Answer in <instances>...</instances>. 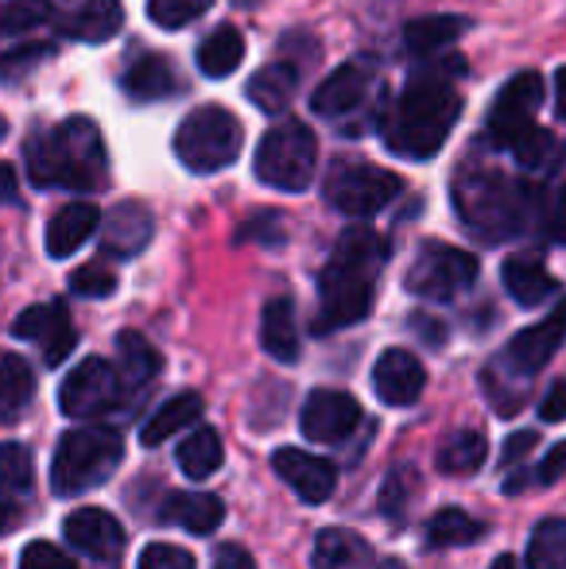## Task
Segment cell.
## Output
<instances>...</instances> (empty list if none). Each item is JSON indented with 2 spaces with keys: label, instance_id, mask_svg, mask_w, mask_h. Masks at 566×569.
I'll return each mask as SVG.
<instances>
[{
  "label": "cell",
  "instance_id": "obj_30",
  "mask_svg": "<svg viewBox=\"0 0 566 569\" xmlns=\"http://www.w3.org/2000/svg\"><path fill=\"white\" fill-rule=\"evenodd\" d=\"M195 59L206 78H229L245 59V36L234 23H221V28H214L210 36L198 43Z\"/></svg>",
  "mask_w": 566,
  "mask_h": 569
},
{
  "label": "cell",
  "instance_id": "obj_51",
  "mask_svg": "<svg viewBox=\"0 0 566 569\" xmlns=\"http://www.w3.org/2000/svg\"><path fill=\"white\" fill-rule=\"evenodd\" d=\"M0 202L20 206V182H16V171L8 163H0Z\"/></svg>",
  "mask_w": 566,
  "mask_h": 569
},
{
  "label": "cell",
  "instance_id": "obj_24",
  "mask_svg": "<svg viewBox=\"0 0 566 569\" xmlns=\"http://www.w3.org/2000/svg\"><path fill=\"white\" fill-rule=\"evenodd\" d=\"M500 283H505L508 299H516L520 307H539L559 291V283L539 256H508L505 268H500Z\"/></svg>",
  "mask_w": 566,
  "mask_h": 569
},
{
  "label": "cell",
  "instance_id": "obj_20",
  "mask_svg": "<svg viewBox=\"0 0 566 569\" xmlns=\"http://www.w3.org/2000/svg\"><path fill=\"white\" fill-rule=\"evenodd\" d=\"M54 23L75 43L101 47L125 28V4L121 0H75V4L54 16Z\"/></svg>",
  "mask_w": 566,
  "mask_h": 569
},
{
  "label": "cell",
  "instance_id": "obj_48",
  "mask_svg": "<svg viewBox=\"0 0 566 569\" xmlns=\"http://www.w3.org/2000/svg\"><path fill=\"white\" fill-rule=\"evenodd\" d=\"M539 419L544 422H563L566 419V380H555L547 388L544 403H539Z\"/></svg>",
  "mask_w": 566,
  "mask_h": 569
},
{
  "label": "cell",
  "instance_id": "obj_40",
  "mask_svg": "<svg viewBox=\"0 0 566 569\" xmlns=\"http://www.w3.org/2000/svg\"><path fill=\"white\" fill-rule=\"evenodd\" d=\"M210 4L214 0H148V20L163 31H179L202 20L210 12Z\"/></svg>",
  "mask_w": 566,
  "mask_h": 569
},
{
  "label": "cell",
  "instance_id": "obj_8",
  "mask_svg": "<svg viewBox=\"0 0 566 569\" xmlns=\"http://www.w3.org/2000/svg\"><path fill=\"white\" fill-rule=\"evenodd\" d=\"M318 167V136L302 120H280L257 143L252 174L284 194H302Z\"/></svg>",
  "mask_w": 566,
  "mask_h": 569
},
{
  "label": "cell",
  "instance_id": "obj_25",
  "mask_svg": "<svg viewBox=\"0 0 566 569\" xmlns=\"http://www.w3.org/2000/svg\"><path fill=\"white\" fill-rule=\"evenodd\" d=\"M260 345L272 360L280 365H295L302 352V333H299V318H295V302L291 299H272L260 315Z\"/></svg>",
  "mask_w": 566,
  "mask_h": 569
},
{
  "label": "cell",
  "instance_id": "obj_6",
  "mask_svg": "<svg viewBox=\"0 0 566 569\" xmlns=\"http://www.w3.org/2000/svg\"><path fill=\"white\" fill-rule=\"evenodd\" d=\"M125 457V438L113 427H70L54 446L51 488L54 496H82L101 488Z\"/></svg>",
  "mask_w": 566,
  "mask_h": 569
},
{
  "label": "cell",
  "instance_id": "obj_18",
  "mask_svg": "<svg viewBox=\"0 0 566 569\" xmlns=\"http://www.w3.org/2000/svg\"><path fill=\"white\" fill-rule=\"evenodd\" d=\"M373 388H377L380 403L388 407H411L419 403L427 388V368L416 352L408 349H385L373 365Z\"/></svg>",
  "mask_w": 566,
  "mask_h": 569
},
{
  "label": "cell",
  "instance_id": "obj_29",
  "mask_svg": "<svg viewBox=\"0 0 566 569\" xmlns=\"http://www.w3.org/2000/svg\"><path fill=\"white\" fill-rule=\"evenodd\" d=\"M202 407L206 403H202V396H198V391H182V396H171L140 427V442L148 446V450H151V446H163L171 435H179V430L195 427V422L202 419Z\"/></svg>",
  "mask_w": 566,
  "mask_h": 569
},
{
  "label": "cell",
  "instance_id": "obj_53",
  "mask_svg": "<svg viewBox=\"0 0 566 569\" xmlns=\"http://www.w3.org/2000/svg\"><path fill=\"white\" fill-rule=\"evenodd\" d=\"M12 519H16V503H8L4 496H0V535L12 527Z\"/></svg>",
  "mask_w": 566,
  "mask_h": 569
},
{
  "label": "cell",
  "instance_id": "obj_11",
  "mask_svg": "<svg viewBox=\"0 0 566 569\" xmlns=\"http://www.w3.org/2000/svg\"><path fill=\"white\" fill-rule=\"evenodd\" d=\"M539 101H544V78L536 70H520L497 90L485 117V140L497 151H508L532 124H536Z\"/></svg>",
  "mask_w": 566,
  "mask_h": 569
},
{
  "label": "cell",
  "instance_id": "obj_47",
  "mask_svg": "<svg viewBox=\"0 0 566 569\" xmlns=\"http://www.w3.org/2000/svg\"><path fill=\"white\" fill-rule=\"evenodd\" d=\"M137 569H195V555L171 547V542H151V547H143Z\"/></svg>",
  "mask_w": 566,
  "mask_h": 569
},
{
  "label": "cell",
  "instance_id": "obj_22",
  "mask_svg": "<svg viewBox=\"0 0 566 569\" xmlns=\"http://www.w3.org/2000/svg\"><path fill=\"white\" fill-rule=\"evenodd\" d=\"M159 519L182 527L190 535H214L221 527V519H226V503L214 492H175L163 500Z\"/></svg>",
  "mask_w": 566,
  "mask_h": 569
},
{
  "label": "cell",
  "instance_id": "obj_37",
  "mask_svg": "<svg viewBox=\"0 0 566 569\" xmlns=\"http://www.w3.org/2000/svg\"><path fill=\"white\" fill-rule=\"evenodd\" d=\"M528 569H566V519L552 516L532 531Z\"/></svg>",
  "mask_w": 566,
  "mask_h": 569
},
{
  "label": "cell",
  "instance_id": "obj_54",
  "mask_svg": "<svg viewBox=\"0 0 566 569\" xmlns=\"http://www.w3.org/2000/svg\"><path fill=\"white\" fill-rule=\"evenodd\" d=\"M489 569H520V566H516V558H513V555H500Z\"/></svg>",
  "mask_w": 566,
  "mask_h": 569
},
{
  "label": "cell",
  "instance_id": "obj_28",
  "mask_svg": "<svg viewBox=\"0 0 566 569\" xmlns=\"http://www.w3.org/2000/svg\"><path fill=\"white\" fill-rule=\"evenodd\" d=\"M469 28L466 16H450V12H435V16H419L404 28V47L419 59H430V54L446 51L450 43H458L461 31Z\"/></svg>",
  "mask_w": 566,
  "mask_h": 569
},
{
  "label": "cell",
  "instance_id": "obj_13",
  "mask_svg": "<svg viewBox=\"0 0 566 569\" xmlns=\"http://www.w3.org/2000/svg\"><path fill=\"white\" fill-rule=\"evenodd\" d=\"M365 422V411L349 391H334V388H315L307 396L299 411V430L307 442L318 446H338L349 435H357Z\"/></svg>",
  "mask_w": 566,
  "mask_h": 569
},
{
  "label": "cell",
  "instance_id": "obj_14",
  "mask_svg": "<svg viewBox=\"0 0 566 569\" xmlns=\"http://www.w3.org/2000/svg\"><path fill=\"white\" fill-rule=\"evenodd\" d=\"M373 86H377V74H373L369 62H346L330 78H322L318 90L310 93V113L322 120H349L369 106Z\"/></svg>",
  "mask_w": 566,
  "mask_h": 569
},
{
  "label": "cell",
  "instance_id": "obj_4",
  "mask_svg": "<svg viewBox=\"0 0 566 569\" xmlns=\"http://www.w3.org/2000/svg\"><path fill=\"white\" fill-rule=\"evenodd\" d=\"M28 179L39 190H101L109 182V151L98 120L67 117L23 143Z\"/></svg>",
  "mask_w": 566,
  "mask_h": 569
},
{
  "label": "cell",
  "instance_id": "obj_56",
  "mask_svg": "<svg viewBox=\"0 0 566 569\" xmlns=\"http://www.w3.org/2000/svg\"><path fill=\"white\" fill-rule=\"evenodd\" d=\"M4 136H8V120L0 117V140H4Z\"/></svg>",
  "mask_w": 566,
  "mask_h": 569
},
{
  "label": "cell",
  "instance_id": "obj_42",
  "mask_svg": "<svg viewBox=\"0 0 566 569\" xmlns=\"http://www.w3.org/2000/svg\"><path fill=\"white\" fill-rule=\"evenodd\" d=\"M416 485H419V477L411 469H393V472H388L385 488H380V511H385L393 523L408 516V503H411V496H416Z\"/></svg>",
  "mask_w": 566,
  "mask_h": 569
},
{
  "label": "cell",
  "instance_id": "obj_34",
  "mask_svg": "<svg viewBox=\"0 0 566 569\" xmlns=\"http://www.w3.org/2000/svg\"><path fill=\"white\" fill-rule=\"evenodd\" d=\"M485 457H489V442H485L481 430H458L438 446V469L446 477H469V472L481 469Z\"/></svg>",
  "mask_w": 566,
  "mask_h": 569
},
{
  "label": "cell",
  "instance_id": "obj_9",
  "mask_svg": "<svg viewBox=\"0 0 566 569\" xmlns=\"http://www.w3.org/2000/svg\"><path fill=\"white\" fill-rule=\"evenodd\" d=\"M404 194V179L388 167L361 163V159H338L326 171L322 198L341 218L369 221Z\"/></svg>",
  "mask_w": 566,
  "mask_h": 569
},
{
  "label": "cell",
  "instance_id": "obj_35",
  "mask_svg": "<svg viewBox=\"0 0 566 569\" xmlns=\"http://www.w3.org/2000/svg\"><path fill=\"white\" fill-rule=\"evenodd\" d=\"M559 140H555L552 132H547V128H539V124H532L528 132L520 136V140L513 143V148H508V156L516 159V163H520V171H528V174H539V179H544V174H552L555 167H559Z\"/></svg>",
  "mask_w": 566,
  "mask_h": 569
},
{
  "label": "cell",
  "instance_id": "obj_12",
  "mask_svg": "<svg viewBox=\"0 0 566 569\" xmlns=\"http://www.w3.org/2000/svg\"><path fill=\"white\" fill-rule=\"evenodd\" d=\"M121 372L109 360L90 357L62 380L59 388V411L67 419H101L121 403Z\"/></svg>",
  "mask_w": 566,
  "mask_h": 569
},
{
  "label": "cell",
  "instance_id": "obj_33",
  "mask_svg": "<svg viewBox=\"0 0 566 569\" xmlns=\"http://www.w3.org/2000/svg\"><path fill=\"white\" fill-rule=\"evenodd\" d=\"M485 531H489V527H485L481 519L469 516V511L443 508V511H435V516H430V523H427V547H435V550L469 547V542L485 539Z\"/></svg>",
  "mask_w": 566,
  "mask_h": 569
},
{
  "label": "cell",
  "instance_id": "obj_49",
  "mask_svg": "<svg viewBox=\"0 0 566 569\" xmlns=\"http://www.w3.org/2000/svg\"><path fill=\"white\" fill-rule=\"evenodd\" d=\"M214 569H257V558H252L245 547H237V542H226V547H218Z\"/></svg>",
  "mask_w": 566,
  "mask_h": 569
},
{
  "label": "cell",
  "instance_id": "obj_3",
  "mask_svg": "<svg viewBox=\"0 0 566 569\" xmlns=\"http://www.w3.org/2000/svg\"><path fill=\"white\" fill-rule=\"evenodd\" d=\"M450 202L458 221L485 244H505L520 237L539 213V198L524 182L508 179L500 167L485 159H466L454 174Z\"/></svg>",
  "mask_w": 566,
  "mask_h": 569
},
{
  "label": "cell",
  "instance_id": "obj_19",
  "mask_svg": "<svg viewBox=\"0 0 566 569\" xmlns=\"http://www.w3.org/2000/svg\"><path fill=\"white\" fill-rule=\"evenodd\" d=\"M62 535H67L70 547L98 558V562H113V558H121V550H125V527L117 523L106 508L70 511L67 523H62Z\"/></svg>",
  "mask_w": 566,
  "mask_h": 569
},
{
  "label": "cell",
  "instance_id": "obj_39",
  "mask_svg": "<svg viewBox=\"0 0 566 569\" xmlns=\"http://www.w3.org/2000/svg\"><path fill=\"white\" fill-rule=\"evenodd\" d=\"M31 480H36V465H31L28 446H20V442L0 446V496H4V500L28 496Z\"/></svg>",
  "mask_w": 566,
  "mask_h": 569
},
{
  "label": "cell",
  "instance_id": "obj_32",
  "mask_svg": "<svg viewBox=\"0 0 566 569\" xmlns=\"http://www.w3.org/2000/svg\"><path fill=\"white\" fill-rule=\"evenodd\" d=\"M175 461H179L182 477H190V480L214 477V472L221 469V461H226V446H221V435L214 427H198L195 435H190L187 442L179 446Z\"/></svg>",
  "mask_w": 566,
  "mask_h": 569
},
{
  "label": "cell",
  "instance_id": "obj_52",
  "mask_svg": "<svg viewBox=\"0 0 566 569\" xmlns=\"http://www.w3.org/2000/svg\"><path fill=\"white\" fill-rule=\"evenodd\" d=\"M555 113L566 120V67L555 70Z\"/></svg>",
  "mask_w": 566,
  "mask_h": 569
},
{
  "label": "cell",
  "instance_id": "obj_36",
  "mask_svg": "<svg viewBox=\"0 0 566 569\" xmlns=\"http://www.w3.org/2000/svg\"><path fill=\"white\" fill-rule=\"evenodd\" d=\"M117 357H121V380L129 388H140L151 376L159 372V352L143 333L137 330H121L117 333Z\"/></svg>",
  "mask_w": 566,
  "mask_h": 569
},
{
  "label": "cell",
  "instance_id": "obj_50",
  "mask_svg": "<svg viewBox=\"0 0 566 569\" xmlns=\"http://www.w3.org/2000/svg\"><path fill=\"white\" fill-rule=\"evenodd\" d=\"M539 442V435L536 430H520V435H513L505 442V465H516V461H524V457H528V450L532 446Z\"/></svg>",
  "mask_w": 566,
  "mask_h": 569
},
{
  "label": "cell",
  "instance_id": "obj_45",
  "mask_svg": "<svg viewBox=\"0 0 566 569\" xmlns=\"http://www.w3.org/2000/svg\"><path fill=\"white\" fill-rule=\"evenodd\" d=\"M536 221L544 226V232L555 240V244H566V182L563 187H555L547 198H539Z\"/></svg>",
  "mask_w": 566,
  "mask_h": 569
},
{
  "label": "cell",
  "instance_id": "obj_41",
  "mask_svg": "<svg viewBox=\"0 0 566 569\" xmlns=\"http://www.w3.org/2000/svg\"><path fill=\"white\" fill-rule=\"evenodd\" d=\"M51 54H54V43H47V39L20 43V47H12V51H0V82L4 86L20 82V78H28L31 70H36L43 59H51Z\"/></svg>",
  "mask_w": 566,
  "mask_h": 569
},
{
  "label": "cell",
  "instance_id": "obj_38",
  "mask_svg": "<svg viewBox=\"0 0 566 569\" xmlns=\"http://www.w3.org/2000/svg\"><path fill=\"white\" fill-rule=\"evenodd\" d=\"M51 20V0H0V39H20Z\"/></svg>",
  "mask_w": 566,
  "mask_h": 569
},
{
  "label": "cell",
  "instance_id": "obj_46",
  "mask_svg": "<svg viewBox=\"0 0 566 569\" xmlns=\"http://www.w3.org/2000/svg\"><path fill=\"white\" fill-rule=\"evenodd\" d=\"M20 569H78V566H75V558L54 547V542L36 539V542H28V550L20 555Z\"/></svg>",
  "mask_w": 566,
  "mask_h": 569
},
{
  "label": "cell",
  "instance_id": "obj_7",
  "mask_svg": "<svg viewBox=\"0 0 566 569\" xmlns=\"http://www.w3.org/2000/svg\"><path fill=\"white\" fill-rule=\"evenodd\" d=\"M245 128L226 106H198L175 128V159L190 174H218L241 159Z\"/></svg>",
  "mask_w": 566,
  "mask_h": 569
},
{
  "label": "cell",
  "instance_id": "obj_16",
  "mask_svg": "<svg viewBox=\"0 0 566 569\" xmlns=\"http://www.w3.org/2000/svg\"><path fill=\"white\" fill-rule=\"evenodd\" d=\"M272 469L302 503H326L338 488V465L295 446H280L272 453Z\"/></svg>",
  "mask_w": 566,
  "mask_h": 569
},
{
  "label": "cell",
  "instance_id": "obj_26",
  "mask_svg": "<svg viewBox=\"0 0 566 569\" xmlns=\"http://www.w3.org/2000/svg\"><path fill=\"white\" fill-rule=\"evenodd\" d=\"M245 93H249V101L260 113H268V117L284 113L295 101V93H299V67H291V62H284V59L268 62V67H260L257 74L249 78Z\"/></svg>",
  "mask_w": 566,
  "mask_h": 569
},
{
  "label": "cell",
  "instance_id": "obj_55",
  "mask_svg": "<svg viewBox=\"0 0 566 569\" xmlns=\"http://www.w3.org/2000/svg\"><path fill=\"white\" fill-rule=\"evenodd\" d=\"M377 569H408V566H404L400 558H385V562H380Z\"/></svg>",
  "mask_w": 566,
  "mask_h": 569
},
{
  "label": "cell",
  "instance_id": "obj_44",
  "mask_svg": "<svg viewBox=\"0 0 566 569\" xmlns=\"http://www.w3.org/2000/svg\"><path fill=\"white\" fill-rule=\"evenodd\" d=\"M70 291L82 295V299H109L117 291V276L101 263H90V268H78L70 276Z\"/></svg>",
  "mask_w": 566,
  "mask_h": 569
},
{
  "label": "cell",
  "instance_id": "obj_43",
  "mask_svg": "<svg viewBox=\"0 0 566 569\" xmlns=\"http://www.w3.org/2000/svg\"><path fill=\"white\" fill-rule=\"evenodd\" d=\"M566 472V442L559 446H552V453L544 457V461L536 465L532 472H516V477H508V485H505V492H520L528 480H536V485H555Z\"/></svg>",
  "mask_w": 566,
  "mask_h": 569
},
{
  "label": "cell",
  "instance_id": "obj_5",
  "mask_svg": "<svg viewBox=\"0 0 566 569\" xmlns=\"http://www.w3.org/2000/svg\"><path fill=\"white\" fill-rule=\"evenodd\" d=\"M566 341V299L552 310L547 318H539L536 326L520 330L513 341L505 345L497 360L485 368V388L500 415H516L528 399V380L547 368V360L563 349Z\"/></svg>",
  "mask_w": 566,
  "mask_h": 569
},
{
  "label": "cell",
  "instance_id": "obj_23",
  "mask_svg": "<svg viewBox=\"0 0 566 569\" xmlns=\"http://www.w3.org/2000/svg\"><path fill=\"white\" fill-rule=\"evenodd\" d=\"M310 569H377L373 566V547L349 527H326L318 531L315 550H310Z\"/></svg>",
  "mask_w": 566,
  "mask_h": 569
},
{
  "label": "cell",
  "instance_id": "obj_17",
  "mask_svg": "<svg viewBox=\"0 0 566 569\" xmlns=\"http://www.w3.org/2000/svg\"><path fill=\"white\" fill-rule=\"evenodd\" d=\"M156 237V218L137 198L117 202L113 210L101 218V252L109 260H137L143 248Z\"/></svg>",
  "mask_w": 566,
  "mask_h": 569
},
{
  "label": "cell",
  "instance_id": "obj_2",
  "mask_svg": "<svg viewBox=\"0 0 566 569\" xmlns=\"http://www.w3.org/2000/svg\"><path fill=\"white\" fill-rule=\"evenodd\" d=\"M388 260V240L373 226L357 221L338 237L334 256L318 271V318L315 333H334L369 318L377 299V276Z\"/></svg>",
  "mask_w": 566,
  "mask_h": 569
},
{
  "label": "cell",
  "instance_id": "obj_1",
  "mask_svg": "<svg viewBox=\"0 0 566 569\" xmlns=\"http://www.w3.org/2000/svg\"><path fill=\"white\" fill-rule=\"evenodd\" d=\"M461 70H466V62L450 59L446 67L419 70L404 86V93L385 117V148L393 156L427 163L443 151V143L450 140L454 124L461 117V93L454 86Z\"/></svg>",
  "mask_w": 566,
  "mask_h": 569
},
{
  "label": "cell",
  "instance_id": "obj_10",
  "mask_svg": "<svg viewBox=\"0 0 566 569\" xmlns=\"http://www.w3.org/2000/svg\"><path fill=\"white\" fill-rule=\"evenodd\" d=\"M481 276V263H477L474 252L466 248L443 244V240H427L424 248L411 260L408 276H404V287H408L416 299H430V302H450L458 295H466L469 287Z\"/></svg>",
  "mask_w": 566,
  "mask_h": 569
},
{
  "label": "cell",
  "instance_id": "obj_27",
  "mask_svg": "<svg viewBox=\"0 0 566 569\" xmlns=\"http://www.w3.org/2000/svg\"><path fill=\"white\" fill-rule=\"evenodd\" d=\"M121 90L129 93L137 106H143V101L171 98V93L179 90V78H175L171 62H167L163 54H143V59H137L129 70H125Z\"/></svg>",
  "mask_w": 566,
  "mask_h": 569
},
{
  "label": "cell",
  "instance_id": "obj_15",
  "mask_svg": "<svg viewBox=\"0 0 566 569\" xmlns=\"http://www.w3.org/2000/svg\"><path fill=\"white\" fill-rule=\"evenodd\" d=\"M12 333L20 341L39 345V352H43V360L51 368H59L78 345V330H75V322H70V310L62 307V302H39V307H28L12 322Z\"/></svg>",
  "mask_w": 566,
  "mask_h": 569
},
{
  "label": "cell",
  "instance_id": "obj_31",
  "mask_svg": "<svg viewBox=\"0 0 566 569\" xmlns=\"http://www.w3.org/2000/svg\"><path fill=\"white\" fill-rule=\"evenodd\" d=\"M31 396H36V376H31L28 360L16 352H0V422L20 419Z\"/></svg>",
  "mask_w": 566,
  "mask_h": 569
},
{
  "label": "cell",
  "instance_id": "obj_21",
  "mask_svg": "<svg viewBox=\"0 0 566 569\" xmlns=\"http://www.w3.org/2000/svg\"><path fill=\"white\" fill-rule=\"evenodd\" d=\"M98 229H101V210L93 202L62 206V210L47 221V237H43L47 256H51V260H67V256H75Z\"/></svg>",
  "mask_w": 566,
  "mask_h": 569
}]
</instances>
